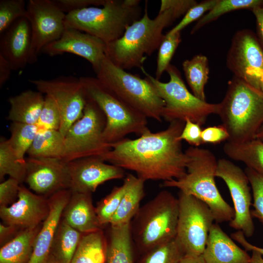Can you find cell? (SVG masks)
I'll return each instance as SVG.
<instances>
[{"instance_id":"cell-1","label":"cell","mask_w":263,"mask_h":263,"mask_svg":"<svg viewBox=\"0 0 263 263\" xmlns=\"http://www.w3.org/2000/svg\"><path fill=\"white\" fill-rule=\"evenodd\" d=\"M185 122H170L164 130H147L136 139L124 138L111 144L101 158L123 169L135 172L144 180L178 179L187 172L188 157L178 140Z\"/></svg>"},{"instance_id":"cell-2","label":"cell","mask_w":263,"mask_h":263,"mask_svg":"<svg viewBox=\"0 0 263 263\" xmlns=\"http://www.w3.org/2000/svg\"><path fill=\"white\" fill-rule=\"evenodd\" d=\"M177 19L170 9L150 19L146 1L143 16L128 26L120 38L106 44L105 56L124 70L141 69L147 56L158 49L164 39V29Z\"/></svg>"},{"instance_id":"cell-3","label":"cell","mask_w":263,"mask_h":263,"mask_svg":"<svg viewBox=\"0 0 263 263\" xmlns=\"http://www.w3.org/2000/svg\"><path fill=\"white\" fill-rule=\"evenodd\" d=\"M185 151L188 157L186 174L178 179L164 181L162 186L176 188L204 202L216 223L230 222L234 217V209L223 199L216 186L218 160L215 155L209 150L192 146Z\"/></svg>"},{"instance_id":"cell-4","label":"cell","mask_w":263,"mask_h":263,"mask_svg":"<svg viewBox=\"0 0 263 263\" xmlns=\"http://www.w3.org/2000/svg\"><path fill=\"white\" fill-rule=\"evenodd\" d=\"M217 114L229 134L227 142L239 143L256 138L263 125V93L234 76L228 83Z\"/></svg>"},{"instance_id":"cell-5","label":"cell","mask_w":263,"mask_h":263,"mask_svg":"<svg viewBox=\"0 0 263 263\" xmlns=\"http://www.w3.org/2000/svg\"><path fill=\"white\" fill-rule=\"evenodd\" d=\"M179 214L178 198L166 190L140 207L132 220V242L146 252L175 239Z\"/></svg>"},{"instance_id":"cell-6","label":"cell","mask_w":263,"mask_h":263,"mask_svg":"<svg viewBox=\"0 0 263 263\" xmlns=\"http://www.w3.org/2000/svg\"><path fill=\"white\" fill-rule=\"evenodd\" d=\"M140 2L106 0L102 8L91 6L67 14L65 26L89 34L107 44L120 38L128 26L141 18Z\"/></svg>"},{"instance_id":"cell-7","label":"cell","mask_w":263,"mask_h":263,"mask_svg":"<svg viewBox=\"0 0 263 263\" xmlns=\"http://www.w3.org/2000/svg\"><path fill=\"white\" fill-rule=\"evenodd\" d=\"M80 81L87 97L94 101L106 117L105 140L115 143L130 133L141 135L149 130L147 118L134 109L96 77L81 76Z\"/></svg>"},{"instance_id":"cell-8","label":"cell","mask_w":263,"mask_h":263,"mask_svg":"<svg viewBox=\"0 0 263 263\" xmlns=\"http://www.w3.org/2000/svg\"><path fill=\"white\" fill-rule=\"evenodd\" d=\"M95 73L101 82L147 118L162 121L165 102L148 78L118 67L106 56Z\"/></svg>"},{"instance_id":"cell-9","label":"cell","mask_w":263,"mask_h":263,"mask_svg":"<svg viewBox=\"0 0 263 263\" xmlns=\"http://www.w3.org/2000/svg\"><path fill=\"white\" fill-rule=\"evenodd\" d=\"M141 70L153 84L160 97L165 102L162 117L169 123L187 119L202 126L211 114H217L219 104L202 101L190 92L177 68L170 64L166 70L169 76L168 82H162L149 74L142 67Z\"/></svg>"},{"instance_id":"cell-10","label":"cell","mask_w":263,"mask_h":263,"mask_svg":"<svg viewBox=\"0 0 263 263\" xmlns=\"http://www.w3.org/2000/svg\"><path fill=\"white\" fill-rule=\"evenodd\" d=\"M106 117L98 106L87 98L82 116L68 130L64 139L62 160L67 163L78 159L102 157L112 149L104 139Z\"/></svg>"},{"instance_id":"cell-11","label":"cell","mask_w":263,"mask_h":263,"mask_svg":"<svg viewBox=\"0 0 263 263\" xmlns=\"http://www.w3.org/2000/svg\"><path fill=\"white\" fill-rule=\"evenodd\" d=\"M175 240L185 255H203L215 221L208 206L194 196L180 191Z\"/></svg>"},{"instance_id":"cell-12","label":"cell","mask_w":263,"mask_h":263,"mask_svg":"<svg viewBox=\"0 0 263 263\" xmlns=\"http://www.w3.org/2000/svg\"><path fill=\"white\" fill-rule=\"evenodd\" d=\"M29 82L56 105L61 117L59 131L64 136L71 126L82 116L87 102L79 78L60 76L51 79H29Z\"/></svg>"},{"instance_id":"cell-13","label":"cell","mask_w":263,"mask_h":263,"mask_svg":"<svg viewBox=\"0 0 263 263\" xmlns=\"http://www.w3.org/2000/svg\"><path fill=\"white\" fill-rule=\"evenodd\" d=\"M215 176L226 185L234 204L235 215L229 225L242 231L245 237H251L255 230L250 209L251 188L244 170L231 161L222 158L217 161Z\"/></svg>"},{"instance_id":"cell-14","label":"cell","mask_w":263,"mask_h":263,"mask_svg":"<svg viewBox=\"0 0 263 263\" xmlns=\"http://www.w3.org/2000/svg\"><path fill=\"white\" fill-rule=\"evenodd\" d=\"M26 5V18L32 32L29 63L32 64L37 61L45 46L60 38L65 29L66 14L53 0H29Z\"/></svg>"},{"instance_id":"cell-15","label":"cell","mask_w":263,"mask_h":263,"mask_svg":"<svg viewBox=\"0 0 263 263\" xmlns=\"http://www.w3.org/2000/svg\"><path fill=\"white\" fill-rule=\"evenodd\" d=\"M226 65L234 76L259 89L263 73V49L250 30L238 31L233 37Z\"/></svg>"},{"instance_id":"cell-16","label":"cell","mask_w":263,"mask_h":263,"mask_svg":"<svg viewBox=\"0 0 263 263\" xmlns=\"http://www.w3.org/2000/svg\"><path fill=\"white\" fill-rule=\"evenodd\" d=\"M66 165L72 192L92 193L106 181L125 177L124 169L106 163L100 157L82 158Z\"/></svg>"},{"instance_id":"cell-17","label":"cell","mask_w":263,"mask_h":263,"mask_svg":"<svg viewBox=\"0 0 263 263\" xmlns=\"http://www.w3.org/2000/svg\"><path fill=\"white\" fill-rule=\"evenodd\" d=\"M25 181L36 194L51 196L63 189H70V182L66 163L54 158H25Z\"/></svg>"},{"instance_id":"cell-18","label":"cell","mask_w":263,"mask_h":263,"mask_svg":"<svg viewBox=\"0 0 263 263\" xmlns=\"http://www.w3.org/2000/svg\"><path fill=\"white\" fill-rule=\"evenodd\" d=\"M104 41L89 34L66 28L59 38L48 44L41 52L51 56L70 53L88 61L95 72L105 57Z\"/></svg>"},{"instance_id":"cell-19","label":"cell","mask_w":263,"mask_h":263,"mask_svg":"<svg viewBox=\"0 0 263 263\" xmlns=\"http://www.w3.org/2000/svg\"><path fill=\"white\" fill-rule=\"evenodd\" d=\"M49 209L48 199L20 185L17 201L9 206L0 207V217L4 224L23 229L41 224Z\"/></svg>"},{"instance_id":"cell-20","label":"cell","mask_w":263,"mask_h":263,"mask_svg":"<svg viewBox=\"0 0 263 263\" xmlns=\"http://www.w3.org/2000/svg\"><path fill=\"white\" fill-rule=\"evenodd\" d=\"M72 195L70 189L60 190L48 199L49 214L42 223L28 263H45L51 254L54 240L63 210Z\"/></svg>"},{"instance_id":"cell-21","label":"cell","mask_w":263,"mask_h":263,"mask_svg":"<svg viewBox=\"0 0 263 263\" xmlns=\"http://www.w3.org/2000/svg\"><path fill=\"white\" fill-rule=\"evenodd\" d=\"M0 54L10 63L13 71L23 69L30 63L32 32L26 17L13 23L0 35Z\"/></svg>"},{"instance_id":"cell-22","label":"cell","mask_w":263,"mask_h":263,"mask_svg":"<svg viewBox=\"0 0 263 263\" xmlns=\"http://www.w3.org/2000/svg\"><path fill=\"white\" fill-rule=\"evenodd\" d=\"M203 257L206 263H250L251 256L217 224H213Z\"/></svg>"},{"instance_id":"cell-23","label":"cell","mask_w":263,"mask_h":263,"mask_svg":"<svg viewBox=\"0 0 263 263\" xmlns=\"http://www.w3.org/2000/svg\"><path fill=\"white\" fill-rule=\"evenodd\" d=\"M62 217L70 226L84 234L102 230L90 193L72 192Z\"/></svg>"},{"instance_id":"cell-24","label":"cell","mask_w":263,"mask_h":263,"mask_svg":"<svg viewBox=\"0 0 263 263\" xmlns=\"http://www.w3.org/2000/svg\"><path fill=\"white\" fill-rule=\"evenodd\" d=\"M45 96L40 92L26 90L10 97L8 119L12 122L36 125L42 109Z\"/></svg>"},{"instance_id":"cell-25","label":"cell","mask_w":263,"mask_h":263,"mask_svg":"<svg viewBox=\"0 0 263 263\" xmlns=\"http://www.w3.org/2000/svg\"><path fill=\"white\" fill-rule=\"evenodd\" d=\"M127 185L126 191L119 207L110 222L112 226L131 223L139 210L140 204L145 195V181L132 174H128L124 178Z\"/></svg>"},{"instance_id":"cell-26","label":"cell","mask_w":263,"mask_h":263,"mask_svg":"<svg viewBox=\"0 0 263 263\" xmlns=\"http://www.w3.org/2000/svg\"><path fill=\"white\" fill-rule=\"evenodd\" d=\"M41 225L20 230L15 237L2 245L0 263H28Z\"/></svg>"},{"instance_id":"cell-27","label":"cell","mask_w":263,"mask_h":263,"mask_svg":"<svg viewBox=\"0 0 263 263\" xmlns=\"http://www.w3.org/2000/svg\"><path fill=\"white\" fill-rule=\"evenodd\" d=\"M132 242L130 223L111 225L106 263H133Z\"/></svg>"},{"instance_id":"cell-28","label":"cell","mask_w":263,"mask_h":263,"mask_svg":"<svg viewBox=\"0 0 263 263\" xmlns=\"http://www.w3.org/2000/svg\"><path fill=\"white\" fill-rule=\"evenodd\" d=\"M223 150L228 157L242 162L246 167L263 175V142L260 140L255 138L239 143L227 141Z\"/></svg>"},{"instance_id":"cell-29","label":"cell","mask_w":263,"mask_h":263,"mask_svg":"<svg viewBox=\"0 0 263 263\" xmlns=\"http://www.w3.org/2000/svg\"><path fill=\"white\" fill-rule=\"evenodd\" d=\"M107 243L102 230L82 236L70 263H105Z\"/></svg>"},{"instance_id":"cell-30","label":"cell","mask_w":263,"mask_h":263,"mask_svg":"<svg viewBox=\"0 0 263 263\" xmlns=\"http://www.w3.org/2000/svg\"><path fill=\"white\" fill-rule=\"evenodd\" d=\"M83 235L62 219L58 226L51 254L59 263H70Z\"/></svg>"},{"instance_id":"cell-31","label":"cell","mask_w":263,"mask_h":263,"mask_svg":"<svg viewBox=\"0 0 263 263\" xmlns=\"http://www.w3.org/2000/svg\"><path fill=\"white\" fill-rule=\"evenodd\" d=\"M64 136L59 130H38L28 151V157L62 160Z\"/></svg>"},{"instance_id":"cell-32","label":"cell","mask_w":263,"mask_h":263,"mask_svg":"<svg viewBox=\"0 0 263 263\" xmlns=\"http://www.w3.org/2000/svg\"><path fill=\"white\" fill-rule=\"evenodd\" d=\"M182 66L192 93L199 99L206 101L204 89L209 72L207 56L197 55L190 59L185 60L182 63Z\"/></svg>"},{"instance_id":"cell-33","label":"cell","mask_w":263,"mask_h":263,"mask_svg":"<svg viewBox=\"0 0 263 263\" xmlns=\"http://www.w3.org/2000/svg\"><path fill=\"white\" fill-rule=\"evenodd\" d=\"M11 136L8 143L18 160L26 163L24 155L31 147L38 131L36 125L12 122L10 128Z\"/></svg>"},{"instance_id":"cell-34","label":"cell","mask_w":263,"mask_h":263,"mask_svg":"<svg viewBox=\"0 0 263 263\" xmlns=\"http://www.w3.org/2000/svg\"><path fill=\"white\" fill-rule=\"evenodd\" d=\"M263 0H218L216 5L197 21L191 34H194L200 28L217 19L228 12L242 9H253L262 6Z\"/></svg>"},{"instance_id":"cell-35","label":"cell","mask_w":263,"mask_h":263,"mask_svg":"<svg viewBox=\"0 0 263 263\" xmlns=\"http://www.w3.org/2000/svg\"><path fill=\"white\" fill-rule=\"evenodd\" d=\"M26 163L20 162L11 148L7 139L1 138L0 142V180L9 175L20 184L25 181Z\"/></svg>"},{"instance_id":"cell-36","label":"cell","mask_w":263,"mask_h":263,"mask_svg":"<svg viewBox=\"0 0 263 263\" xmlns=\"http://www.w3.org/2000/svg\"><path fill=\"white\" fill-rule=\"evenodd\" d=\"M146 253L141 263H179L185 256L175 239L155 247Z\"/></svg>"},{"instance_id":"cell-37","label":"cell","mask_w":263,"mask_h":263,"mask_svg":"<svg viewBox=\"0 0 263 263\" xmlns=\"http://www.w3.org/2000/svg\"><path fill=\"white\" fill-rule=\"evenodd\" d=\"M126 188V183L123 181L121 186L114 187L108 195L97 203L95 211L99 222L102 226L110 223L119 207Z\"/></svg>"},{"instance_id":"cell-38","label":"cell","mask_w":263,"mask_h":263,"mask_svg":"<svg viewBox=\"0 0 263 263\" xmlns=\"http://www.w3.org/2000/svg\"><path fill=\"white\" fill-rule=\"evenodd\" d=\"M24 0H0V35L18 19L26 17Z\"/></svg>"},{"instance_id":"cell-39","label":"cell","mask_w":263,"mask_h":263,"mask_svg":"<svg viewBox=\"0 0 263 263\" xmlns=\"http://www.w3.org/2000/svg\"><path fill=\"white\" fill-rule=\"evenodd\" d=\"M181 41L180 32L172 34L167 33L165 35V38L158 48L155 77L156 79L159 80L163 73L166 71Z\"/></svg>"},{"instance_id":"cell-40","label":"cell","mask_w":263,"mask_h":263,"mask_svg":"<svg viewBox=\"0 0 263 263\" xmlns=\"http://www.w3.org/2000/svg\"><path fill=\"white\" fill-rule=\"evenodd\" d=\"M244 172L253 193L254 209L251 210V214L263 225V175L248 167H246Z\"/></svg>"},{"instance_id":"cell-41","label":"cell","mask_w":263,"mask_h":263,"mask_svg":"<svg viewBox=\"0 0 263 263\" xmlns=\"http://www.w3.org/2000/svg\"><path fill=\"white\" fill-rule=\"evenodd\" d=\"M61 124L59 112L49 97L45 95L44 105L36 125L38 130H59Z\"/></svg>"},{"instance_id":"cell-42","label":"cell","mask_w":263,"mask_h":263,"mask_svg":"<svg viewBox=\"0 0 263 263\" xmlns=\"http://www.w3.org/2000/svg\"><path fill=\"white\" fill-rule=\"evenodd\" d=\"M218 0H205L197 3L186 13L181 20L168 33L172 34L181 32L184 28L193 21L200 19L206 12L209 11Z\"/></svg>"},{"instance_id":"cell-43","label":"cell","mask_w":263,"mask_h":263,"mask_svg":"<svg viewBox=\"0 0 263 263\" xmlns=\"http://www.w3.org/2000/svg\"><path fill=\"white\" fill-rule=\"evenodd\" d=\"M20 184L17 180L9 178L0 184V207L12 205L18 198Z\"/></svg>"},{"instance_id":"cell-44","label":"cell","mask_w":263,"mask_h":263,"mask_svg":"<svg viewBox=\"0 0 263 263\" xmlns=\"http://www.w3.org/2000/svg\"><path fill=\"white\" fill-rule=\"evenodd\" d=\"M198 124L189 119L185 121L184 128L178 137V140H185L192 147H198L203 144L201 137L202 130Z\"/></svg>"},{"instance_id":"cell-45","label":"cell","mask_w":263,"mask_h":263,"mask_svg":"<svg viewBox=\"0 0 263 263\" xmlns=\"http://www.w3.org/2000/svg\"><path fill=\"white\" fill-rule=\"evenodd\" d=\"M65 14L91 6H103L106 0H53Z\"/></svg>"},{"instance_id":"cell-46","label":"cell","mask_w":263,"mask_h":263,"mask_svg":"<svg viewBox=\"0 0 263 263\" xmlns=\"http://www.w3.org/2000/svg\"><path fill=\"white\" fill-rule=\"evenodd\" d=\"M201 137L203 144H216L228 140L229 134L222 125L209 126L202 130Z\"/></svg>"},{"instance_id":"cell-47","label":"cell","mask_w":263,"mask_h":263,"mask_svg":"<svg viewBox=\"0 0 263 263\" xmlns=\"http://www.w3.org/2000/svg\"><path fill=\"white\" fill-rule=\"evenodd\" d=\"M197 3L194 0H162L159 13L170 9L178 18Z\"/></svg>"},{"instance_id":"cell-48","label":"cell","mask_w":263,"mask_h":263,"mask_svg":"<svg viewBox=\"0 0 263 263\" xmlns=\"http://www.w3.org/2000/svg\"><path fill=\"white\" fill-rule=\"evenodd\" d=\"M22 229L17 226L6 224H0V242L3 245L14 237Z\"/></svg>"},{"instance_id":"cell-49","label":"cell","mask_w":263,"mask_h":263,"mask_svg":"<svg viewBox=\"0 0 263 263\" xmlns=\"http://www.w3.org/2000/svg\"><path fill=\"white\" fill-rule=\"evenodd\" d=\"M231 238L241 244L246 251L256 250L263 256V247L255 246L248 242L242 231L238 230L233 233L231 235Z\"/></svg>"},{"instance_id":"cell-50","label":"cell","mask_w":263,"mask_h":263,"mask_svg":"<svg viewBox=\"0 0 263 263\" xmlns=\"http://www.w3.org/2000/svg\"><path fill=\"white\" fill-rule=\"evenodd\" d=\"M12 68L9 62L0 54V87L9 79Z\"/></svg>"},{"instance_id":"cell-51","label":"cell","mask_w":263,"mask_h":263,"mask_svg":"<svg viewBox=\"0 0 263 263\" xmlns=\"http://www.w3.org/2000/svg\"><path fill=\"white\" fill-rule=\"evenodd\" d=\"M252 11L256 20L257 39L263 49V5Z\"/></svg>"},{"instance_id":"cell-52","label":"cell","mask_w":263,"mask_h":263,"mask_svg":"<svg viewBox=\"0 0 263 263\" xmlns=\"http://www.w3.org/2000/svg\"><path fill=\"white\" fill-rule=\"evenodd\" d=\"M179 263H206L203 255L192 256L185 255Z\"/></svg>"},{"instance_id":"cell-53","label":"cell","mask_w":263,"mask_h":263,"mask_svg":"<svg viewBox=\"0 0 263 263\" xmlns=\"http://www.w3.org/2000/svg\"><path fill=\"white\" fill-rule=\"evenodd\" d=\"M252 255L250 258V263H263V256L258 251L252 250Z\"/></svg>"},{"instance_id":"cell-54","label":"cell","mask_w":263,"mask_h":263,"mask_svg":"<svg viewBox=\"0 0 263 263\" xmlns=\"http://www.w3.org/2000/svg\"><path fill=\"white\" fill-rule=\"evenodd\" d=\"M256 138L260 140L263 142V125L262 126V127L260 128L259 131L258 132L256 135Z\"/></svg>"},{"instance_id":"cell-55","label":"cell","mask_w":263,"mask_h":263,"mask_svg":"<svg viewBox=\"0 0 263 263\" xmlns=\"http://www.w3.org/2000/svg\"><path fill=\"white\" fill-rule=\"evenodd\" d=\"M45 263H59L56 258L51 254L48 259L47 262Z\"/></svg>"},{"instance_id":"cell-56","label":"cell","mask_w":263,"mask_h":263,"mask_svg":"<svg viewBox=\"0 0 263 263\" xmlns=\"http://www.w3.org/2000/svg\"><path fill=\"white\" fill-rule=\"evenodd\" d=\"M259 89L263 93V73L260 81Z\"/></svg>"}]
</instances>
